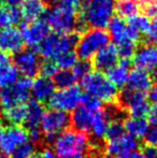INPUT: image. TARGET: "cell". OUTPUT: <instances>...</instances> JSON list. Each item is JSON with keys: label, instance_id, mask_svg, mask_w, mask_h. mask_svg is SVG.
I'll use <instances>...</instances> for the list:
<instances>
[{"label": "cell", "instance_id": "obj_35", "mask_svg": "<svg viewBox=\"0 0 157 158\" xmlns=\"http://www.w3.org/2000/svg\"><path fill=\"white\" fill-rule=\"evenodd\" d=\"M128 24L134 28H136L142 35H145L150 29L151 21L144 14H137L134 16H132L131 19H129V23Z\"/></svg>", "mask_w": 157, "mask_h": 158}, {"label": "cell", "instance_id": "obj_28", "mask_svg": "<svg viewBox=\"0 0 157 158\" xmlns=\"http://www.w3.org/2000/svg\"><path fill=\"white\" fill-rule=\"evenodd\" d=\"M140 11V6L136 0H115V12L122 19H131Z\"/></svg>", "mask_w": 157, "mask_h": 158}, {"label": "cell", "instance_id": "obj_34", "mask_svg": "<svg viewBox=\"0 0 157 158\" xmlns=\"http://www.w3.org/2000/svg\"><path fill=\"white\" fill-rule=\"evenodd\" d=\"M125 127L121 122V119H112L108 125L105 138L108 141H114V140H118L123 135H125Z\"/></svg>", "mask_w": 157, "mask_h": 158}, {"label": "cell", "instance_id": "obj_46", "mask_svg": "<svg viewBox=\"0 0 157 158\" xmlns=\"http://www.w3.org/2000/svg\"><path fill=\"white\" fill-rule=\"evenodd\" d=\"M142 154L144 158H157V148L151 145L144 146L142 151Z\"/></svg>", "mask_w": 157, "mask_h": 158}, {"label": "cell", "instance_id": "obj_26", "mask_svg": "<svg viewBox=\"0 0 157 158\" xmlns=\"http://www.w3.org/2000/svg\"><path fill=\"white\" fill-rule=\"evenodd\" d=\"M145 100H147V95L144 93L137 92V90L130 89L128 87L122 90L118 97L119 106L126 109V110L132 108L140 102L145 101Z\"/></svg>", "mask_w": 157, "mask_h": 158}, {"label": "cell", "instance_id": "obj_42", "mask_svg": "<svg viewBox=\"0 0 157 158\" xmlns=\"http://www.w3.org/2000/svg\"><path fill=\"white\" fill-rule=\"evenodd\" d=\"M144 140L147 145L157 148V125H152L147 129V133L144 135Z\"/></svg>", "mask_w": 157, "mask_h": 158}, {"label": "cell", "instance_id": "obj_20", "mask_svg": "<svg viewBox=\"0 0 157 158\" xmlns=\"http://www.w3.org/2000/svg\"><path fill=\"white\" fill-rule=\"evenodd\" d=\"M94 112L88 111L84 106H79L72 112L70 116V124L73 127V130L79 132H89L93 123Z\"/></svg>", "mask_w": 157, "mask_h": 158}, {"label": "cell", "instance_id": "obj_13", "mask_svg": "<svg viewBox=\"0 0 157 158\" xmlns=\"http://www.w3.org/2000/svg\"><path fill=\"white\" fill-rule=\"evenodd\" d=\"M132 64L136 69L151 72L154 68L157 67V45L156 44L145 43L141 42L140 46H138L134 57Z\"/></svg>", "mask_w": 157, "mask_h": 158}, {"label": "cell", "instance_id": "obj_33", "mask_svg": "<svg viewBox=\"0 0 157 158\" xmlns=\"http://www.w3.org/2000/svg\"><path fill=\"white\" fill-rule=\"evenodd\" d=\"M79 57L74 51H69L64 54H60L54 59L55 64H57L59 70H70L76 64Z\"/></svg>", "mask_w": 157, "mask_h": 158}, {"label": "cell", "instance_id": "obj_22", "mask_svg": "<svg viewBox=\"0 0 157 158\" xmlns=\"http://www.w3.org/2000/svg\"><path fill=\"white\" fill-rule=\"evenodd\" d=\"M44 106L41 102L32 99L26 104V118L25 125L27 129L39 128L40 122L44 114Z\"/></svg>", "mask_w": 157, "mask_h": 158}, {"label": "cell", "instance_id": "obj_36", "mask_svg": "<svg viewBox=\"0 0 157 158\" xmlns=\"http://www.w3.org/2000/svg\"><path fill=\"white\" fill-rule=\"evenodd\" d=\"M36 144L30 142L29 140L25 143L21 144L11 155L12 158H32L36 154Z\"/></svg>", "mask_w": 157, "mask_h": 158}, {"label": "cell", "instance_id": "obj_19", "mask_svg": "<svg viewBox=\"0 0 157 158\" xmlns=\"http://www.w3.org/2000/svg\"><path fill=\"white\" fill-rule=\"evenodd\" d=\"M127 86L130 89L145 94V93L150 92L151 87L153 86V80L147 71L141 70V69H134L129 73Z\"/></svg>", "mask_w": 157, "mask_h": 158}, {"label": "cell", "instance_id": "obj_3", "mask_svg": "<svg viewBox=\"0 0 157 158\" xmlns=\"http://www.w3.org/2000/svg\"><path fill=\"white\" fill-rule=\"evenodd\" d=\"M78 32L70 33H48L46 38L37 46L35 52L45 59L54 60L57 56L69 51H73L80 39Z\"/></svg>", "mask_w": 157, "mask_h": 158}, {"label": "cell", "instance_id": "obj_9", "mask_svg": "<svg viewBox=\"0 0 157 158\" xmlns=\"http://www.w3.org/2000/svg\"><path fill=\"white\" fill-rule=\"evenodd\" d=\"M82 93L79 86L74 85L68 88H63L53 94L48 100V106L53 110L69 113L73 112L81 104Z\"/></svg>", "mask_w": 157, "mask_h": 158}, {"label": "cell", "instance_id": "obj_54", "mask_svg": "<svg viewBox=\"0 0 157 158\" xmlns=\"http://www.w3.org/2000/svg\"><path fill=\"white\" fill-rule=\"evenodd\" d=\"M137 2H138L139 4H141V6H144V4H147V2L152 1V0H136Z\"/></svg>", "mask_w": 157, "mask_h": 158}, {"label": "cell", "instance_id": "obj_16", "mask_svg": "<svg viewBox=\"0 0 157 158\" xmlns=\"http://www.w3.org/2000/svg\"><path fill=\"white\" fill-rule=\"evenodd\" d=\"M118 54L116 46L113 44H108L103 48H101L94 56L93 67L98 72H107L111 68L118 64Z\"/></svg>", "mask_w": 157, "mask_h": 158}, {"label": "cell", "instance_id": "obj_39", "mask_svg": "<svg viewBox=\"0 0 157 158\" xmlns=\"http://www.w3.org/2000/svg\"><path fill=\"white\" fill-rule=\"evenodd\" d=\"M150 110H151V106H150L149 101L145 100V101H142L132 108L128 109L127 111L131 117H145L147 115H149Z\"/></svg>", "mask_w": 157, "mask_h": 158}, {"label": "cell", "instance_id": "obj_25", "mask_svg": "<svg viewBox=\"0 0 157 158\" xmlns=\"http://www.w3.org/2000/svg\"><path fill=\"white\" fill-rule=\"evenodd\" d=\"M110 117L108 115L107 111L105 110H99L97 112H94V116H93V123L90 127V131L93 137L97 140H101L105 138V132H107L108 125L110 123Z\"/></svg>", "mask_w": 157, "mask_h": 158}, {"label": "cell", "instance_id": "obj_4", "mask_svg": "<svg viewBox=\"0 0 157 158\" xmlns=\"http://www.w3.org/2000/svg\"><path fill=\"white\" fill-rule=\"evenodd\" d=\"M81 86L86 94L92 95L101 102L113 104L118 101V88L107 79L102 72L92 71L82 77Z\"/></svg>", "mask_w": 157, "mask_h": 158}, {"label": "cell", "instance_id": "obj_7", "mask_svg": "<svg viewBox=\"0 0 157 158\" xmlns=\"http://www.w3.org/2000/svg\"><path fill=\"white\" fill-rule=\"evenodd\" d=\"M70 125V116L68 113L58 110L45 111L40 122V130L45 135V140L48 143H53L56 135L68 129Z\"/></svg>", "mask_w": 157, "mask_h": 158}, {"label": "cell", "instance_id": "obj_14", "mask_svg": "<svg viewBox=\"0 0 157 158\" xmlns=\"http://www.w3.org/2000/svg\"><path fill=\"white\" fill-rule=\"evenodd\" d=\"M138 140L129 135H125L118 140L108 141L105 146V154L109 158H116L134 152L138 150Z\"/></svg>", "mask_w": 157, "mask_h": 158}, {"label": "cell", "instance_id": "obj_49", "mask_svg": "<svg viewBox=\"0 0 157 158\" xmlns=\"http://www.w3.org/2000/svg\"><path fill=\"white\" fill-rule=\"evenodd\" d=\"M149 98L151 100V102H153L154 104H157V82L155 85H153L150 89Z\"/></svg>", "mask_w": 157, "mask_h": 158}, {"label": "cell", "instance_id": "obj_12", "mask_svg": "<svg viewBox=\"0 0 157 158\" xmlns=\"http://www.w3.org/2000/svg\"><path fill=\"white\" fill-rule=\"evenodd\" d=\"M13 64L19 70V73L26 77H35L40 72V61L38 54L35 51H21L19 53L15 54L13 58Z\"/></svg>", "mask_w": 157, "mask_h": 158}, {"label": "cell", "instance_id": "obj_40", "mask_svg": "<svg viewBox=\"0 0 157 158\" xmlns=\"http://www.w3.org/2000/svg\"><path fill=\"white\" fill-rule=\"evenodd\" d=\"M40 72L43 77L52 79L58 72V67L52 59H44V61H41V64H40Z\"/></svg>", "mask_w": 157, "mask_h": 158}, {"label": "cell", "instance_id": "obj_30", "mask_svg": "<svg viewBox=\"0 0 157 158\" xmlns=\"http://www.w3.org/2000/svg\"><path fill=\"white\" fill-rule=\"evenodd\" d=\"M76 81H78V77H76L72 70H58V72L53 77V82L59 89L74 86Z\"/></svg>", "mask_w": 157, "mask_h": 158}, {"label": "cell", "instance_id": "obj_11", "mask_svg": "<svg viewBox=\"0 0 157 158\" xmlns=\"http://www.w3.org/2000/svg\"><path fill=\"white\" fill-rule=\"evenodd\" d=\"M19 31L24 40V43L35 50L50 33V27L42 19L23 24Z\"/></svg>", "mask_w": 157, "mask_h": 158}, {"label": "cell", "instance_id": "obj_55", "mask_svg": "<svg viewBox=\"0 0 157 158\" xmlns=\"http://www.w3.org/2000/svg\"><path fill=\"white\" fill-rule=\"evenodd\" d=\"M76 158H93V157L87 156V155H82V156H79V157H76Z\"/></svg>", "mask_w": 157, "mask_h": 158}, {"label": "cell", "instance_id": "obj_10", "mask_svg": "<svg viewBox=\"0 0 157 158\" xmlns=\"http://www.w3.org/2000/svg\"><path fill=\"white\" fill-rule=\"evenodd\" d=\"M28 141V132L19 126L11 125L4 129L0 137V153L6 156H11L21 144Z\"/></svg>", "mask_w": 157, "mask_h": 158}, {"label": "cell", "instance_id": "obj_8", "mask_svg": "<svg viewBox=\"0 0 157 158\" xmlns=\"http://www.w3.org/2000/svg\"><path fill=\"white\" fill-rule=\"evenodd\" d=\"M32 81L29 77H19L12 86L0 90V106L10 108L17 103H24L28 100L31 90Z\"/></svg>", "mask_w": 157, "mask_h": 158}, {"label": "cell", "instance_id": "obj_17", "mask_svg": "<svg viewBox=\"0 0 157 158\" xmlns=\"http://www.w3.org/2000/svg\"><path fill=\"white\" fill-rule=\"evenodd\" d=\"M55 87L56 86L51 77L40 75L35 79V81H32L30 93L34 96L35 100L43 103L50 100V98L55 93Z\"/></svg>", "mask_w": 157, "mask_h": 158}, {"label": "cell", "instance_id": "obj_6", "mask_svg": "<svg viewBox=\"0 0 157 158\" xmlns=\"http://www.w3.org/2000/svg\"><path fill=\"white\" fill-rule=\"evenodd\" d=\"M108 44H110L109 32L105 29L92 28L80 35L76 53L80 59L89 60Z\"/></svg>", "mask_w": 157, "mask_h": 158}, {"label": "cell", "instance_id": "obj_48", "mask_svg": "<svg viewBox=\"0 0 157 158\" xmlns=\"http://www.w3.org/2000/svg\"><path fill=\"white\" fill-rule=\"evenodd\" d=\"M149 122L152 125H157V104H155V106L150 110Z\"/></svg>", "mask_w": 157, "mask_h": 158}, {"label": "cell", "instance_id": "obj_37", "mask_svg": "<svg viewBox=\"0 0 157 158\" xmlns=\"http://www.w3.org/2000/svg\"><path fill=\"white\" fill-rule=\"evenodd\" d=\"M81 104L82 106L87 109L88 111H92V112H97V111L102 109V102L99 99H97L96 97L88 94H82Z\"/></svg>", "mask_w": 157, "mask_h": 158}, {"label": "cell", "instance_id": "obj_18", "mask_svg": "<svg viewBox=\"0 0 157 158\" xmlns=\"http://www.w3.org/2000/svg\"><path fill=\"white\" fill-rule=\"evenodd\" d=\"M21 13L26 23L38 21L48 10L45 0H23L21 3Z\"/></svg>", "mask_w": 157, "mask_h": 158}, {"label": "cell", "instance_id": "obj_1", "mask_svg": "<svg viewBox=\"0 0 157 158\" xmlns=\"http://www.w3.org/2000/svg\"><path fill=\"white\" fill-rule=\"evenodd\" d=\"M78 10L88 28L105 29L115 12V0H80Z\"/></svg>", "mask_w": 157, "mask_h": 158}, {"label": "cell", "instance_id": "obj_44", "mask_svg": "<svg viewBox=\"0 0 157 158\" xmlns=\"http://www.w3.org/2000/svg\"><path fill=\"white\" fill-rule=\"evenodd\" d=\"M27 132H28V139L34 144L39 143L42 140V132H41V130H40V128L28 129Z\"/></svg>", "mask_w": 157, "mask_h": 158}, {"label": "cell", "instance_id": "obj_51", "mask_svg": "<svg viewBox=\"0 0 157 158\" xmlns=\"http://www.w3.org/2000/svg\"><path fill=\"white\" fill-rule=\"evenodd\" d=\"M23 0H0V3H3L9 6H17L22 3Z\"/></svg>", "mask_w": 157, "mask_h": 158}, {"label": "cell", "instance_id": "obj_15", "mask_svg": "<svg viewBox=\"0 0 157 158\" xmlns=\"http://www.w3.org/2000/svg\"><path fill=\"white\" fill-rule=\"evenodd\" d=\"M25 45L21 31L16 28L8 27L0 29V51L6 54H17Z\"/></svg>", "mask_w": 157, "mask_h": 158}, {"label": "cell", "instance_id": "obj_31", "mask_svg": "<svg viewBox=\"0 0 157 158\" xmlns=\"http://www.w3.org/2000/svg\"><path fill=\"white\" fill-rule=\"evenodd\" d=\"M116 50H118V57L124 60H131L138 48V43L134 41H131L129 39H123L122 41L118 42Z\"/></svg>", "mask_w": 157, "mask_h": 158}, {"label": "cell", "instance_id": "obj_38", "mask_svg": "<svg viewBox=\"0 0 157 158\" xmlns=\"http://www.w3.org/2000/svg\"><path fill=\"white\" fill-rule=\"evenodd\" d=\"M93 69H94V67H93L92 61L81 59V60L76 61V64L72 68V71H73V73L76 74V77L78 79H82L85 75H87L88 73L92 72Z\"/></svg>", "mask_w": 157, "mask_h": 158}, {"label": "cell", "instance_id": "obj_47", "mask_svg": "<svg viewBox=\"0 0 157 158\" xmlns=\"http://www.w3.org/2000/svg\"><path fill=\"white\" fill-rule=\"evenodd\" d=\"M38 158H58L52 148H45L38 154Z\"/></svg>", "mask_w": 157, "mask_h": 158}, {"label": "cell", "instance_id": "obj_43", "mask_svg": "<svg viewBox=\"0 0 157 158\" xmlns=\"http://www.w3.org/2000/svg\"><path fill=\"white\" fill-rule=\"evenodd\" d=\"M142 11L145 16L149 19H154L157 16V0H152L147 4L142 6Z\"/></svg>", "mask_w": 157, "mask_h": 158}, {"label": "cell", "instance_id": "obj_41", "mask_svg": "<svg viewBox=\"0 0 157 158\" xmlns=\"http://www.w3.org/2000/svg\"><path fill=\"white\" fill-rule=\"evenodd\" d=\"M145 38V43H151L156 44L157 45V16L154 17L153 21L151 22L150 25V29L147 35H144Z\"/></svg>", "mask_w": 157, "mask_h": 158}, {"label": "cell", "instance_id": "obj_29", "mask_svg": "<svg viewBox=\"0 0 157 158\" xmlns=\"http://www.w3.org/2000/svg\"><path fill=\"white\" fill-rule=\"evenodd\" d=\"M109 28V35L113 39L114 42H119L126 37V29H127V23L125 19L119 16H113L111 21L108 24Z\"/></svg>", "mask_w": 157, "mask_h": 158}, {"label": "cell", "instance_id": "obj_5", "mask_svg": "<svg viewBox=\"0 0 157 158\" xmlns=\"http://www.w3.org/2000/svg\"><path fill=\"white\" fill-rule=\"evenodd\" d=\"M43 19L50 29L56 33L76 32L78 22V10L66 6H55L48 9L43 14Z\"/></svg>", "mask_w": 157, "mask_h": 158}, {"label": "cell", "instance_id": "obj_2", "mask_svg": "<svg viewBox=\"0 0 157 158\" xmlns=\"http://www.w3.org/2000/svg\"><path fill=\"white\" fill-rule=\"evenodd\" d=\"M53 151L58 158H76L84 155L89 148L86 133L73 129H66L53 141Z\"/></svg>", "mask_w": 157, "mask_h": 158}, {"label": "cell", "instance_id": "obj_50", "mask_svg": "<svg viewBox=\"0 0 157 158\" xmlns=\"http://www.w3.org/2000/svg\"><path fill=\"white\" fill-rule=\"evenodd\" d=\"M116 158H144L142 152H139V151H134V152H131L129 154L123 155L121 157H116Z\"/></svg>", "mask_w": 157, "mask_h": 158}, {"label": "cell", "instance_id": "obj_32", "mask_svg": "<svg viewBox=\"0 0 157 158\" xmlns=\"http://www.w3.org/2000/svg\"><path fill=\"white\" fill-rule=\"evenodd\" d=\"M19 72L14 64L0 70V88H6L12 86L19 79Z\"/></svg>", "mask_w": 157, "mask_h": 158}, {"label": "cell", "instance_id": "obj_21", "mask_svg": "<svg viewBox=\"0 0 157 158\" xmlns=\"http://www.w3.org/2000/svg\"><path fill=\"white\" fill-rule=\"evenodd\" d=\"M129 66H130V60H124L122 59L116 66H114L113 68H111L110 70H108L107 79L115 86L116 88H122L125 85H127L128 77H129Z\"/></svg>", "mask_w": 157, "mask_h": 158}, {"label": "cell", "instance_id": "obj_24", "mask_svg": "<svg viewBox=\"0 0 157 158\" xmlns=\"http://www.w3.org/2000/svg\"><path fill=\"white\" fill-rule=\"evenodd\" d=\"M23 21L21 10L17 6H9L0 3V29L19 25Z\"/></svg>", "mask_w": 157, "mask_h": 158}, {"label": "cell", "instance_id": "obj_56", "mask_svg": "<svg viewBox=\"0 0 157 158\" xmlns=\"http://www.w3.org/2000/svg\"><path fill=\"white\" fill-rule=\"evenodd\" d=\"M0 158H8V156H6V155H3V154L0 153Z\"/></svg>", "mask_w": 157, "mask_h": 158}, {"label": "cell", "instance_id": "obj_45", "mask_svg": "<svg viewBox=\"0 0 157 158\" xmlns=\"http://www.w3.org/2000/svg\"><path fill=\"white\" fill-rule=\"evenodd\" d=\"M12 64H13V61H12V58H11L10 55L0 51V70L11 66Z\"/></svg>", "mask_w": 157, "mask_h": 158}, {"label": "cell", "instance_id": "obj_27", "mask_svg": "<svg viewBox=\"0 0 157 158\" xmlns=\"http://www.w3.org/2000/svg\"><path fill=\"white\" fill-rule=\"evenodd\" d=\"M2 117L6 122H9L11 125L19 126L25 122L26 118V104L17 103L10 108L3 109Z\"/></svg>", "mask_w": 157, "mask_h": 158}, {"label": "cell", "instance_id": "obj_52", "mask_svg": "<svg viewBox=\"0 0 157 158\" xmlns=\"http://www.w3.org/2000/svg\"><path fill=\"white\" fill-rule=\"evenodd\" d=\"M151 77H152V80H153V81H156L157 82V67L156 68H154L153 70L151 71Z\"/></svg>", "mask_w": 157, "mask_h": 158}, {"label": "cell", "instance_id": "obj_23", "mask_svg": "<svg viewBox=\"0 0 157 158\" xmlns=\"http://www.w3.org/2000/svg\"><path fill=\"white\" fill-rule=\"evenodd\" d=\"M124 127L127 135L134 137V139L144 138L147 129L150 128V123L145 117H128L124 122Z\"/></svg>", "mask_w": 157, "mask_h": 158}, {"label": "cell", "instance_id": "obj_53", "mask_svg": "<svg viewBox=\"0 0 157 158\" xmlns=\"http://www.w3.org/2000/svg\"><path fill=\"white\" fill-rule=\"evenodd\" d=\"M4 129H6V127H4V125H3V122L0 119V137H1V135L3 133Z\"/></svg>", "mask_w": 157, "mask_h": 158}]
</instances>
